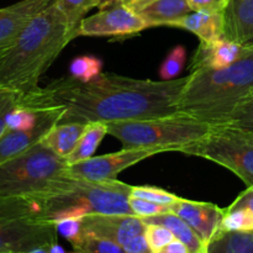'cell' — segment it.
Instances as JSON below:
<instances>
[{
    "label": "cell",
    "mask_w": 253,
    "mask_h": 253,
    "mask_svg": "<svg viewBox=\"0 0 253 253\" xmlns=\"http://www.w3.org/2000/svg\"><path fill=\"white\" fill-rule=\"evenodd\" d=\"M188 77L173 81L133 79L101 73L81 82L62 77L43 88L21 94L19 106L39 110L63 108L61 123H113L143 120L179 113V103Z\"/></svg>",
    "instance_id": "1"
},
{
    "label": "cell",
    "mask_w": 253,
    "mask_h": 253,
    "mask_svg": "<svg viewBox=\"0 0 253 253\" xmlns=\"http://www.w3.org/2000/svg\"><path fill=\"white\" fill-rule=\"evenodd\" d=\"M73 40L63 12L53 1L27 24L12 48L0 59V88L26 94Z\"/></svg>",
    "instance_id": "2"
},
{
    "label": "cell",
    "mask_w": 253,
    "mask_h": 253,
    "mask_svg": "<svg viewBox=\"0 0 253 253\" xmlns=\"http://www.w3.org/2000/svg\"><path fill=\"white\" fill-rule=\"evenodd\" d=\"M253 93V49L225 68H202L189 74L179 113L211 126L224 125Z\"/></svg>",
    "instance_id": "3"
},
{
    "label": "cell",
    "mask_w": 253,
    "mask_h": 253,
    "mask_svg": "<svg viewBox=\"0 0 253 253\" xmlns=\"http://www.w3.org/2000/svg\"><path fill=\"white\" fill-rule=\"evenodd\" d=\"M130 193L131 185L118 179L88 180L67 172L35 198L44 219L56 224L89 215H133L128 204Z\"/></svg>",
    "instance_id": "4"
},
{
    "label": "cell",
    "mask_w": 253,
    "mask_h": 253,
    "mask_svg": "<svg viewBox=\"0 0 253 253\" xmlns=\"http://www.w3.org/2000/svg\"><path fill=\"white\" fill-rule=\"evenodd\" d=\"M106 125L109 135L120 141L124 148H161L165 152H180L211 128L209 124L183 113L143 120L113 121Z\"/></svg>",
    "instance_id": "5"
},
{
    "label": "cell",
    "mask_w": 253,
    "mask_h": 253,
    "mask_svg": "<svg viewBox=\"0 0 253 253\" xmlns=\"http://www.w3.org/2000/svg\"><path fill=\"white\" fill-rule=\"evenodd\" d=\"M57 234L56 224L44 219L35 197H0V253L48 250Z\"/></svg>",
    "instance_id": "6"
},
{
    "label": "cell",
    "mask_w": 253,
    "mask_h": 253,
    "mask_svg": "<svg viewBox=\"0 0 253 253\" xmlns=\"http://www.w3.org/2000/svg\"><path fill=\"white\" fill-rule=\"evenodd\" d=\"M67 158L40 141L0 166V197H35L68 172Z\"/></svg>",
    "instance_id": "7"
},
{
    "label": "cell",
    "mask_w": 253,
    "mask_h": 253,
    "mask_svg": "<svg viewBox=\"0 0 253 253\" xmlns=\"http://www.w3.org/2000/svg\"><path fill=\"white\" fill-rule=\"evenodd\" d=\"M180 152L217 163L253 187V133L249 131L229 124L211 126L204 137Z\"/></svg>",
    "instance_id": "8"
},
{
    "label": "cell",
    "mask_w": 253,
    "mask_h": 253,
    "mask_svg": "<svg viewBox=\"0 0 253 253\" xmlns=\"http://www.w3.org/2000/svg\"><path fill=\"white\" fill-rule=\"evenodd\" d=\"M148 27L137 12L116 0L82 20L74 32V39L79 36H131Z\"/></svg>",
    "instance_id": "9"
},
{
    "label": "cell",
    "mask_w": 253,
    "mask_h": 253,
    "mask_svg": "<svg viewBox=\"0 0 253 253\" xmlns=\"http://www.w3.org/2000/svg\"><path fill=\"white\" fill-rule=\"evenodd\" d=\"M165 152L161 148H123L109 155L96 156L68 166V174L88 180L116 179V175L126 168Z\"/></svg>",
    "instance_id": "10"
},
{
    "label": "cell",
    "mask_w": 253,
    "mask_h": 253,
    "mask_svg": "<svg viewBox=\"0 0 253 253\" xmlns=\"http://www.w3.org/2000/svg\"><path fill=\"white\" fill-rule=\"evenodd\" d=\"M84 235L109 240L120 246L145 234L146 224L135 215H89L82 219Z\"/></svg>",
    "instance_id": "11"
},
{
    "label": "cell",
    "mask_w": 253,
    "mask_h": 253,
    "mask_svg": "<svg viewBox=\"0 0 253 253\" xmlns=\"http://www.w3.org/2000/svg\"><path fill=\"white\" fill-rule=\"evenodd\" d=\"M39 110L41 111V115L36 127L25 131H6L0 137V166L39 143L53 126L61 123L64 114L63 108H48L39 109Z\"/></svg>",
    "instance_id": "12"
},
{
    "label": "cell",
    "mask_w": 253,
    "mask_h": 253,
    "mask_svg": "<svg viewBox=\"0 0 253 253\" xmlns=\"http://www.w3.org/2000/svg\"><path fill=\"white\" fill-rule=\"evenodd\" d=\"M53 0H20L0 7V59L12 48L30 21Z\"/></svg>",
    "instance_id": "13"
},
{
    "label": "cell",
    "mask_w": 253,
    "mask_h": 253,
    "mask_svg": "<svg viewBox=\"0 0 253 253\" xmlns=\"http://www.w3.org/2000/svg\"><path fill=\"white\" fill-rule=\"evenodd\" d=\"M170 211L182 217L207 245L220 232L225 209L211 203L193 202L182 198L170 205Z\"/></svg>",
    "instance_id": "14"
},
{
    "label": "cell",
    "mask_w": 253,
    "mask_h": 253,
    "mask_svg": "<svg viewBox=\"0 0 253 253\" xmlns=\"http://www.w3.org/2000/svg\"><path fill=\"white\" fill-rule=\"evenodd\" d=\"M251 49L253 48H247L225 37L212 42H200L192 59L190 71L202 68H225L235 63Z\"/></svg>",
    "instance_id": "15"
},
{
    "label": "cell",
    "mask_w": 253,
    "mask_h": 253,
    "mask_svg": "<svg viewBox=\"0 0 253 253\" xmlns=\"http://www.w3.org/2000/svg\"><path fill=\"white\" fill-rule=\"evenodd\" d=\"M224 37L253 48V0H230L224 10Z\"/></svg>",
    "instance_id": "16"
},
{
    "label": "cell",
    "mask_w": 253,
    "mask_h": 253,
    "mask_svg": "<svg viewBox=\"0 0 253 253\" xmlns=\"http://www.w3.org/2000/svg\"><path fill=\"white\" fill-rule=\"evenodd\" d=\"M172 27L193 32L200 42H212L224 39V11L198 10L175 21Z\"/></svg>",
    "instance_id": "17"
},
{
    "label": "cell",
    "mask_w": 253,
    "mask_h": 253,
    "mask_svg": "<svg viewBox=\"0 0 253 253\" xmlns=\"http://www.w3.org/2000/svg\"><path fill=\"white\" fill-rule=\"evenodd\" d=\"M193 10L188 0H156L137 14L150 27L172 26Z\"/></svg>",
    "instance_id": "18"
},
{
    "label": "cell",
    "mask_w": 253,
    "mask_h": 253,
    "mask_svg": "<svg viewBox=\"0 0 253 253\" xmlns=\"http://www.w3.org/2000/svg\"><path fill=\"white\" fill-rule=\"evenodd\" d=\"M145 224L163 225L173 232L174 237L182 241L189 249L190 253H207V245L204 244L199 235L174 212L169 211L166 214L156 215L151 217H143Z\"/></svg>",
    "instance_id": "19"
},
{
    "label": "cell",
    "mask_w": 253,
    "mask_h": 253,
    "mask_svg": "<svg viewBox=\"0 0 253 253\" xmlns=\"http://www.w3.org/2000/svg\"><path fill=\"white\" fill-rule=\"evenodd\" d=\"M85 126L86 124L83 123H59L49 130L41 142L58 156L67 158L76 148Z\"/></svg>",
    "instance_id": "20"
},
{
    "label": "cell",
    "mask_w": 253,
    "mask_h": 253,
    "mask_svg": "<svg viewBox=\"0 0 253 253\" xmlns=\"http://www.w3.org/2000/svg\"><path fill=\"white\" fill-rule=\"evenodd\" d=\"M108 133V125L105 123H89L86 124L83 135L79 138L76 148L67 157L68 165L82 162L94 157V153L98 150L99 145Z\"/></svg>",
    "instance_id": "21"
},
{
    "label": "cell",
    "mask_w": 253,
    "mask_h": 253,
    "mask_svg": "<svg viewBox=\"0 0 253 253\" xmlns=\"http://www.w3.org/2000/svg\"><path fill=\"white\" fill-rule=\"evenodd\" d=\"M207 253H253V231H220L208 244Z\"/></svg>",
    "instance_id": "22"
},
{
    "label": "cell",
    "mask_w": 253,
    "mask_h": 253,
    "mask_svg": "<svg viewBox=\"0 0 253 253\" xmlns=\"http://www.w3.org/2000/svg\"><path fill=\"white\" fill-rule=\"evenodd\" d=\"M54 2L66 16L74 39V32L84 15L93 7L101 6L104 0H54Z\"/></svg>",
    "instance_id": "23"
},
{
    "label": "cell",
    "mask_w": 253,
    "mask_h": 253,
    "mask_svg": "<svg viewBox=\"0 0 253 253\" xmlns=\"http://www.w3.org/2000/svg\"><path fill=\"white\" fill-rule=\"evenodd\" d=\"M220 231H253V211L246 207L225 209Z\"/></svg>",
    "instance_id": "24"
},
{
    "label": "cell",
    "mask_w": 253,
    "mask_h": 253,
    "mask_svg": "<svg viewBox=\"0 0 253 253\" xmlns=\"http://www.w3.org/2000/svg\"><path fill=\"white\" fill-rule=\"evenodd\" d=\"M103 62L94 56L76 57L69 64V76L81 82H89L100 76Z\"/></svg>",
    "instance_id": "25"
},
{
    "label": "cell",
    "mask_w": 253,
    "mask_h": 253,
    "mask_svg": "<svg viewBox=\"0 0 253 253\" xmlns=\"http://www.w3.org/2000/svg\"><path fill=\"white\" fill-rule=\"evenodd\" d=\"M40 110H32V109L19 106L12 109L10 111L9 116L6 119V131H15V130H31L36 127L39 124Z\"/></svg>",
    "instance_id": "26"
},
{
    "label": "cell",
    "mask_w": 253,
    "mask_h": 253,
    "mask_svg": "<svg viewBox=\"0 0 253 253\" xmlns=\"http://www.w3.org/2000/svg\"><path fill=\"white\" fill-rule=\"evenodd\" d=\"M187 61V51L183 46H175L169 53L166 56L165 61L160 67V77L162 81H173L182 73Z\"/></svg>",
    "instance_id": "27"
},
{
    "label": "cell",
    "mask_w": 253,
    "mask_h": 253,
    "mask_svg": "<svg viewBox=\"0 0 253 253\" xmlns=\"http://www.w3.org/2000/svg\"><path fill=\"white\" fill-rule=\"evenodd\" d=\"M130 195L156 203V204L167 205V207H170V205L175 204V203L182 199L180 197L167 192V190L161 189V188L157 187H148V185H135V187L131 185Z\"/></svg>",
    "instance_id": "28"
},
{
    "label": "cell",
    "mask_w": 253,
    "mask_h": 253,
    "mask_svg": "<svg viewBox=\"0 0 253 253\" xmlns=\"http://www.w3.org/2000/svg\"><path fill=\"white\" fill-rule=\"evenodd\" d=\"M69 253H126L123 246L109 240L84 235V240L81 245L73 247Z\"/></svg>",
    "instance_id": "29"
},
{
    "label": "cell",
    "mask_w": 253,
    "mask_h": 253,
    "mask_svg": "<svg viewBox=\"0 0 253 253\" xmlns=\"http://www.w3.org/2000/svg\"><path fill=\"white\" fill-rule=\"evenodd\" d=\"M145 237L153 252L167 246L175 239L169 229L157 224H146Z\"/></svg>",
    "instance_id": "30"
},
{
    "label": "cell",
    "mask_w": 253,
    "mask_h": 253,
    "mask_svg": "<svg viewBox=\"0 0 253 253\" xmlns=\"http://www.w3.org/2000/svg\"><path fill=\"white\" fill-rule=\"evenodd\" d=\"M227 124L253 133V93L240 104Z\"/></svg>",
    "instance_id": "31"
},
{
    "label": "cell",
    "mask_w": 253,
    "mask_h": 253,
    "mask_svg": "<svg viewBox=\"0 0 253 253\" xmlns=\"http://www.w3.org/2000/svg\"><path fill=\"white\" fill-rule=\"evenodd\" d=\"M128 204H130L133 215L141 217V219L166 214V212L170 211V207H167V205L156 204V203L148 202V200L145 199H140V198L131 197V195L128 198Z\"/></svg>",
    "instance_id": "32"
},
{
    "label": "cell",
    "mask_w": 253,
    "mask_h": 253,
    "mask_svg": "<svg viewBox=\"0 0 253 253\" xmlns=\"http://www.w3.org/2000/svg\"><path fill=\"white\" fill-rule=\"evenodd\" d=\"M56 229L59 235L68 240L72 246L76 247L81 245L84 240L83 225L82 219H64L56 222Z\"/></svg>",
    "instance_id": "33"
},
{
    "label": "cell",
    "mask_w": 253,
    "mask_h": 253,
    "mask_svg": "<svg viewBox=\"0 0 253 253\" xmlns=\"http://www.w3.org/2000/svg\"><path fill=\"white\" fill-rule=\"evenodd\" d=\"M20 96L17 91L0 88V137L6 132V119L10 111L19 105Z\"/></svg>",
    "instance_id": "34"
},
{
    "label": "cell",
    "mask_w": 253,
    "mask_h": 253,
    "mask_svg": "<svg viewBox=\"0 0 253 253\" xmlns=\"http://www.w3.org/2000/svg\"><path fill=\"white\" fill-rule=\"evenodd\" d=\"M193 11L198 10H211V11H224L230 0H188Z\"/></svg>",
    "instance_id": "35"
},
{
    "label": "cell",
    "mask_w": 253,
    "mask_h": 253,
    "mask_svg": "<svg viewBox=\"0 0 253 253\" xmlns=\"http://www.w3.org/2000/svg\"><path fill=\"white\" fill-rule=\"evenodd\" d=\"M123 247L126 253H153L147 240H146L145 234H141L138 236L133 237L132 240H130Z\"/></svg>",
    "instance_id": "36"
},
{
    "label": "cell",
    "mask_w": 253,
    "mask_h": 253,
    "mask_svg": "<svg viewBox=\"0 0 253 253\" xmlns=\"http://www.w3.org/2000/svg\"><path fill=\"white\" fill-rule=\"evenodd\" d=\"M231 207H246L253 211V188L249 187L245 192H242L232 203Z\"/></svg>",
    "instance_id": "37"
},
{
    "label": "cell",
    "mask_w": 253,
    "mask_h": 253,
    "mask_svg": "<svg viewBox=\"0 0 253 253\" xmlns=\"http://www.w3.org/2000/svg\"><path fill=\"white\" fill-rule=\"evenodd\" d=\"M153 253H190V251L182 241L174 239L167 246L162 247V249L157 250V251H155Z\"/></svg>",
    "instance_id": "38"
},
{
    "label": "cell",
    "mask_w": 253,
    "mask_h": 253,
    "mask_svg": "<svg viewBox=\"0 0 253 253\" xmlns=\"http://www.w3.org/2000/svg\"><path fill=\"white\" fill-rule=\"evenodd\" d=\"M121 4H124L125 6L130 7L131 10H133L135 12L141 11L142 9H145L147 5L152 4L156 0H118Z\"/></svg>",
    "instance_id": "39"
},
{
    "label": "cell",
    "mask_w": 253,
    "mask_h": 253,
    "mask_svg": "<svg viewBox=\"0 0 253 253\" xmlns=\"http://www.w3.org/2000/svg\"><path fill=\"white\" fill-rule=\"evenodd\" d=\"M48 252L49 253H66V251H64V250H63V247L59 246V245L57 244V242H56V244L52 245L51 247H49Z\"/></svg>",
    "instance_id": "40"
},
{
    "label": "cell",
    "mask_w": 253,
    "mask_h": 253,
    "mask_svg": "<svg viewBox=\"0 0 253 253\" xmlns=\"http://www.w3.org/2000/svg\"><path fill=\"white\" fill-rule=\"evenodd\" d=\"M30 253H49V252H48V250H46V249H37V250H35V251H31Z\"/></svg>",
    "instance_id": "41"
},
{
    "label": "cell",
    "mask_w": 253,
    "mask_h": 253,
    "mask_svg": "<svg viewBox=\"0 0 253 253\" xmlns=\"http://www.w3.org/2000/svg\"><path fill=\"white\" fill-rule=\"evenodd\" d=\"M114 1H116V0H104V2H103V5H101V7L105 6V5L111 4V2H114Z\"/></svg>",
    "instance_id": "42"
},
{
    "label": "cell",
    "mask_w": 253,
    "mask_h": 253,
    "mask_svg": "<svg viewBox=\"0 0 253 253\" xmlns=\"http://www.w3.org/2000/svg\"><path fill=\"white\" fill-rule=\"evenodd\" d=\"M252 188H253V187H252Z\"/></svg>",
    "instance_id": "43"
}]
</instances>
